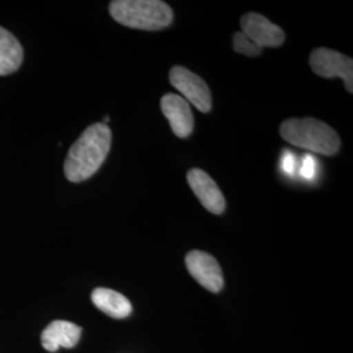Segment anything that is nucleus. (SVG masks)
I'll return each mask as SVG.
<instances>
[{"label": "nucleus", "mask_w": 353, "mask_h": 353, "mask_svg": "<svg viewBox=\"0 0 353 353\" xmlns=\"http://www.w3.org/2000/svg\"><path fill=\"white\" fill-rule=\"evenodd\" d=\"M281 169L285 174L293 176L297 170V157L294 153L290 151H285L281 157Z\"/></svg>", "instance_id": "nucleus-15"}, {"label": "nucleus", "mask_w": 353, "mask_h": 353, "mask_svg": "<svg viewBox=\"0 0 353 353\" xmlns=\"http://www.w3.org/2000/svg\"><path fill=\"white\" fill-rule=\"evenodd\" d=\"M313 72L318 76L332 79L341 77L345 84V89L353 92V61L341 52L319 48L312 52L309 59Z\"/></svg>", "instance_id": "nucleus-5"}, {"label": "nucleus", "mask_w": 353, "mask_h": 353, "mask_svg": "<svg viewBox=\"0 0 353 353\" xmlns=\"http://www.w3.org/2000/svg\"><path fill=\"white\" fill-rule=\"evenodd\" d=\"M188 182L203 207L214 214L225 211V198L214 179L201 169H191L188 173Z\"/></svg>", "instance_id": "nucleus-8"}, {"label": "nucleus", "mask_w": 353, "mask_h": 353, "mask_svg": "<svg viewBox=\"0 0 353 353\" xmlns=\"http://www.w3.org/2000/svg\"><path fill=\"white\" fill-rule=\"evenodd\" d=\"M233 49L236 52L242 54L245 57H258L262 52V48H259L252 39L246 37L242 32H237L233 36Z\"/></svg>", "instance_id": "nucleus-13"}, {"label": "nucleus", "mask_w": 353, "mask_h": 353, "mask_svg": "<svg viewBox=\"0 0 353 353\" xmlns=\"http://www.w3.org/2000/svg\"><path fill=\"white\" fill-rule=\"evenodd\" d=\"M114 20L140 30H161L172 24L173 11L161 0H115L109 7Z\"/></svg>", "instance_id": "nucleus-3"}, {"label": "nucleus", "mask_w": 353, "mask_h": 353, "mask_svg": "<svg viewBox=\"0 0 353 353\" xmlns=\"http://www.w3.org/2000/svg\"><path fill=\"white\" fill-rule=\"evenodd\" d=\"M161 110L178 138L185 139L192 134L194 115L185 99L174 93H168L161 99Z\"/></svg>", "instance_id": "nucleus-9"}, {"label": "nucleus", "mask_w": 353, "mask_h": 353, "mask_svg": "<svg viewBox=\"0 0 353 353\" xmlns=\"http://www.w3.org/2000/svg\"><path fill=\"white\" fill-rule=\"evenodd\" d=\"M112 145V131L105 123H94L84 130L70 148L64 161V176L79 183L97 173Z\"/></svg>", "instance_id": "nucleus-1"}, {"label": "nucleus", "mask_w": 353, "mask_h": 353, "mask_svg": "<svg viewBox=\"0 0 353 353\" xmlns=\"http://www.w3.org/2000/svg\"><path fill=\"white\" fill-rule=\"evenodd\" d=\"M92 303L102 313L122 319L131 314L132 305L123 294L109 288H96L92 292Z\"/></svg>", "instance_id": "nucleus-11"}, {"label": "nucleus", "mask_w": 353, "mask_h": 353, "mask_svg": "<svg viewBox=\"0 0 353 353\" xmlns=\"http://www.w3.org/2000/svg\"><path fill=\"white\" fill-rule=\"evenodd\" d=\"M24 59V50L17 38L0 28V76L16 72Z\"/></svg>", "instance_id": "nucleus-12"}, {"label": "nucleus", "mask_w": 353, "mask_h": 353, "mask_svg": "<svg viewBox=\"0 0 353 353\" xmlns=\"http://www.w3.org/2000/svg\"><path fill=\"white\" fill-rule=\"evenodd\" d=\"M316 161L313 154L307 153L303 157V164L300 168V174L303 176L305 179H314L316 176Z\"/></svg>", "instance_id": "nucleus-14"}, {"label": "nucleus", "mask_w": 353, "mask_h": 353, "mask_svg": "<svg viewBox=\"0 0 353 353\" xmlns=\"http://www.w3.org/2000/svg\"><path fill=\"white\" fill-rule=\"evenodd\" d=\"M280 135L292 145L325 156H334L341 150L338 132L314 118L288 119L281 123Z\"/></svg>", "instance_id": "nucleus-2"}, {"label": "nucleus", "mask_w": 353, "mask_h": 353, "mask_svg": "<svg viewBox=\"0 0 353 353\" xmlns=\"http://www.w3.org/2000/svg\"><path fill=\"white\" fill-rule=\"evenodd\" d=\"M81 327L67 321H54L43 330L41 335L42 347L49 352H57L58 348H72L81 336Z\"/></svg>", "instance_id": "nucleus-10"}, {"label": "nucleus", "mask_w": 353, "mask_h": 353, "mask_svg": "<svg viewBox=\"0 0 353 353\" xmlns=\"http://www.w3.org/2000/svg\"><path fill=\"white\" fill-rule=\"evenodd\" d=\"M241 28L242 33L262 49L278 48L285 39L284 32L259 13L243 14L241 19Z\"/></svg>", "instance_id": "nucleus-7"}, {"label": "nucleus", "mask_w": 353, "mask_h": 353, "mask_svg": "<svg viewBox=\"0 0 353 353\" xmlns=\"http://www.w3.org/2000/svg\"><path fill=\"white\" fill-rule=\"evenodd\" d=\"M186 267L191 276L210 292L217 293L224 287L223 271L219 262L208 252L192 250L186 255Z\"/></svg>", "instance_id": "nucleus-6"}, {"label": "nucleus", "mask_w": 353, "mask_h": 353, "mask_svg": "<svg viewBox=\"0 0 353 353\" xmlns=\"http://www.w3.org/2000/svg\"><path fill=\"white\" fill-rule=\"evenodd\" d=\"M170 84L182 94L189 103H192L202 113L212 109V97L208 85L201 76L191 72L182 65H174L169 74Z\"/></svg>", "instance_id": "nucleus-4"}]
</instances>
